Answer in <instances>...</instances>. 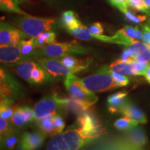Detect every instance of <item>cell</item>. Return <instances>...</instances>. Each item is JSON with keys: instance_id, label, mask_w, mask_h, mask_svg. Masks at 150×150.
Wrapping results in <instances>:
<instances>
[{"instance_id": "32", "label": "cell", "mask_w": 150, "mask_h": 150, "mask_svg": "<svg viewBox=\"0 0 150 150\" xmlns=\"http://www.w3.org/2000/svg\"><path fill=\"white\" fill-rule=\"evenodd\" d=\"M124 14H125V18H126L127 20L131 22H134V23L138 24L140 23V22H144L146 20L145 16H137V15L134 14V13L131 12V11H129V9Z\"/></svg>"}, {"instance_id": "5", "label": "cell", "mask_w": 150, "mask_h": 150, "mask_svg": "<svg viewBox=\"0 0 150 150\" xmlns=\"http://www.w3.org/2000/svg\"><path fill=\"white\" fill-rule=\"evenodd\" d=\"M54 22L55 20L53 19L36 18L24 15L17 20L16 25L27 36L35 38L41 33L50 31Z\"/></svg>"}, {"instance_id": "44", "label": "cell", "mask_w": 150, "mask_h": 150, "mask_svg": "<svg viewBox=\"0 0 150 150\" xmlns=\"http://www.w3.org/2000/svg\"><path fill=\"white\" fill-rule=\"evenodd\" d=\"M42 1H45V2L48 3V4H52V3H53L54 0H42Z\"/></svg>"}, {"instance_id": "7", "label": "cell", "mask_w": 150, "mask_h": 150, "mask_svg": "<svg viewBox=\"0 0 150 150\" xmlns=\"http://www.w3.org/2000/svg\"><path fill=\"white\" fill-rule=\"evenodd\" d=\"M37 63L53 78L67 76L70 74L79 72L76 69L67 67L61 60L54 58H38Z\"/></svg>"}, {"instance_id": "28", "label": "cell", "mask_w": 150, "mask_h": 150, "mask_svg": "<svg viewBox=\"0 0 150 150\" xmlns=\"http://www.w3.org/2000/svg\"><path fill=\"white\" fill-rule=\"evenodd\" d=\"M138 122H137L131 118L125 116V117L120 118L117 120L114 123V127L119 130L125 131L131 129L136 127L138 125Z\"/></svg>"}, {"instance_id": "33", "label": "cell", "mask_w": 150, "mask_h": 150, "mask_svg": "<svg viewBox=\"0 0 150 150\" xmlns=\"http://www.w3.org/2000/svg\"><path fill=\"white\" fill-rule=\"evenodd\" d=\"M53 122L54 127H55L56 134H59L62 133L63 129L65 128V122L61 116L57 115H54L53 116Z\"/></svg>"}, {"instance_id": "40", "label": "cell", "mask_w": 150, "mask_h": 150, "mask_svg": "<svg viewBox=\"0 0 150 150\" xmlns=\"http://www.w3.org/2000/svg\"><path fill=\"white\" fill-rule=\"evenodd\" d=\"M144 76H145L146 80L147 81L148 83H150V64L149 66H148L147 70H146Z\"/></svg>"}, {"instance_id": "19", "label": "cell", "mask_w": 150, "mask_h": 150, "mask_svg": "<svg viewBox=\"0 0 150 150\" xmlns=\"http://www.w3.org/2000/svg\"><path fill=\"white\" fill-rule=\"evenodd\" d=\"M67 32L76 38L82 40H90L93 39V33L89 28L86 27L81 23L77 27L67 30Z\"/></svg>"}, {"instance_id": "41", "label": "cell", "mask_w": 150, "mask_h": 150, "mask_svg": "<svg viewBox=\"0 0 150 150\" xmlns=\"http://www.w3.org/2000/svg\"><path fill=\"white\" fill-rule=\"evenodd\" d=\"M14 150H27L23 147V145H22L21 142H20V143L18 144V145H17L16 147L15 148Z\"/></svg>"}, {"instance_id": "21", "label": "cell", "mask_w": 150, "mask_h": 150, "mask_svg": "<svg viewBox=\"0 0 150 150\" xmlns=\"http://www.w3.org/2000/svg\"><path fill=\"white\" fill-rule=\"evenodd\" d=\"M62 23L65 29L69 30L77 27L81 24V22L76 16V14L72 11H65L62 15Z\"/></svg>"}, {"instance_id": "31", "label": "cell", "mask_w": 150, "mask_h": 150, "mask_svg": "<svg viewBox=\"0 0 150 150\" xmlns=\"http://www.w3.org/2000/svg\"><path fill=\"white\" fill-rule=\"evenodd\" d=\"M111 75L113 78L114 81L115 82V83L118 86V87H123V86H126L128 85L130 82L129 77H127L125 75H122L120 74H118L117 72H111Z\"/></svg>"}, {"instance_id": "29", "label": "cell", "mask_w": 150, "mask_h": 150, "mask_svg": "<svg viewBox=\"0 0 150 150\" xmlns=\"http://www.w3.org/2000/svg\"><path fill=\"white\" fill-rule=\"evenodd\" d=\"M11 120L16 126L19 127L27 125L25 115L22 107H19L15 109L13 116L11 117Z\"/></svg>"}, {"instance_id": "23", "label": "cell", "mask_w": 150, "mask_h": 150, "mask_svg": "<svg viewBox=\"0 0 150 150\" xmlns=\"http://www.w3.org/2000/svg\"><path fill=\"white\" fill-rule=\"evenodd\" d=\"M18 0H0V7L1 10L7 11L9 13H15L27 15L23 11L18 7Z\"/></svg>"}, {"instance_id": "24", "label": "cell", "mask_w": 150, "mask_h": 150, "mask_svg": "<svg viewBox=\"0 0 150 150\" xmlns=\"http://www.w3.org/2000/svg\"><path fill=\"white\" fill-rule=\"evenodd\" d=\"M37 48H40L56 42V33L52 31H46L35 38Z\"/></svg>"}, {"instance_id": "47", "label": "cell", "mask_w": 150, "mask_h": 150, "mask_svg": "<svg viewBox=\"0 0 150 150\" xmlns=\"http://www.w3.org/2000/svg\"><path fill=\"white\" fill-rule=\"evenodd\" d=\"M149 47H150V46H149Z\"/></svg>"}, {"instance_id": "15", "label": "cell", "mask_w": 150, "mask_h": 150, "mask_svg": "<svg viewBox=\"0 0 150 150\" xmlns=\"http://www.w3.org/2000/svg\"><path fill=\"white\" fill-rule=\"evenodd\" d=\"M128 93L126 92H119L110 95L108 98V110L111 112H120L122 108L127 102V97Z\"/></svg>"}, {"instance_id": "39", "label": "cell", "mask_w": 150, "mask_h": 150, "mask_svg": "<svg viewBox=\"0 0 150 150\" xmlns=\"http://www.w3.org/2000/svg\"><path fill=\"white\" fill-rule=\"evenodd\" d=\"M122 61H129V60L134 59L133 58V52L129 47H127L124 50V52L122 54L120 59Z\"/></svg>"}, {"instance_id": "38", "label": "cell", "mask_w": 150, "mask_h": 150, "mask_svg": "<svg viewBox=\"0 0 150 150\" xmlns=\"http://www.w3.org/2000/svg\"><path fill=\"white\" fill-rule=\"evenodd\" d=\"M142 35L143 42L150 46V27L149 25L142 26Z\"/></svg>"}, {"instance_id": "25", "label": "cell", "mask_w": 150, "mask_h": 150, "mask_svg": "<svg viewBox=\"0 0 150 150\" xmlns=\"http://www.w3.org/2000/svg\"><path fill=\"white\" fill-rule=\"evenodd\" d=\"M13 100L12 99H1L0 115L4 119H10L13 116L14 110L13 108Z\"/></svg>"}, {"instance_id": "36", "label": "cell", "mask_w": 150, "mask_h": 150, "mask_svg": "<svg viewBox=\"0 0 150 150\" xmlns=\"http://www.w3.org/2000/svg\"><path fill=\"white\" fill-rule=\"evenodd\" d=\"M89 29L94 35H102L104 33V28L100 22H95L89 27Z\"/></svg>"}, {"instance_id": "42", "label": "cell", "mask_w": 150, "mask_h": 150, "mask_svg": "<svg viewBox=\"0 0 150 150\" xmlns=\"http://www.w3.org/2000/svg\"><path fill=\"white\" fill-rule=\"evenodd\" d=\"M143 1L148 8H150V0H143Z\"/></svg>"}, {"instance_id": "12", "label": "cell", "mask_w": 150, "mask_h": 150, "mask_svg": "<svg viewBox=\"0 0 150 150\" xmlns=\"http://www.w3.org/2000/svg\"><path fill=\"white\" fill-rule=\"evenodd\" d=\"M120 113L130 117L139 123L146 124L147 122V117L145 112L136 104L129 101H127L125 106L122 108Z\"/></svg>"}, {"instance_id": "46", "label": "cell", "mask_w": 150, "mask_h": 150, "mask_svg": "<svg viewBox=\"0 0 150 150\" xmlns=\"http://www.w3.org/2000/svg\"><path fill=\"white\" fill-rule=\"evenodd\" d=\"M127 1H128V0H127Z\"/></svg>"}, {"instance_id": "2", "label": "cell", "mask_w": 150, "mask_h": 150, "mask_svg": "<svg viewBox=\"0 0 150 150\" xmlns=\"http://www.w3.org/2000/svg\"><path fill=\"white\" fill-rule=\"evenodd\" d=\"M105 133V129L93 131L88 130L82 127H77L68 129L61 134L66 145L67 150H79L84 145L99 138Z\"/></svg>"}, {"instance_id": "45", "label": "cell", "mask_w": 150, "mask_h": 150, "mask_svg": "<svg viewBox=\"0 0 150 150\" xmlns=\"http://www.w3.org/2000/svg\"><path fill=\"white\" fill-rule=\"evenodd\" d=\"M149 24H150V18H149Z\"/></svg>"}, {"instance_id": "11", "label": "cell", "mask_w": 150, "mask_h": 150, "mask_svg": "<svg viewBox=\"0 0 150 150\" xmlns=\"http://www.w3.org/2000/svg\"><path fill=\"white\" fill-rule=\"evenodd\" d=\"M76 125L78 127H82L88 130L99 131L104 129L99 120L93 114L88 111L78 115Z\"/></svg>"}, {"instance_id": "34", "label": "cell", "mask_w": 150, "mask_h": 150, "mask_svg": "<svg viewBox=\"0 0 150 150\" xmlns=\"http://www.w3.org/2000/svg\"><path fill=\"white\" fill-rule=\"evenodd\" d=\"M13 131V129L11 128L8 121L2 117L0 118V133H1V138L6 136L7 134H10Z\"/></svg>"}, {"instance_id": "14", "label": "cell", "mask_w": 150, "mask_h": 150, "mask_svg": "<svg viewBox=\"0 0 150 150\" xmlns=\"http://www.w3.org/2000/svg\"><path fill=\"white\" fill-rule=\"evenodd\" d=\"M134 59L129 61H122L119 59L110 64L109 69L111 72H117L122 75H137L136 67H135Z\"/></svg>"}, {"instance_id": "35", "label": "cell", "mask_w": 150, "mask_h": 150, "mask_svg": "<svg viewBox=\"0 0 150 150\" xmlns=\"http://www.w3.org/2000/svg\"><path fill=\"white\" fill-rule=\"evenodd\" d=\"M120 32H122L123 34H125L127 36H128L130 38L133 39V40H137V37H136V31H135V27H132L131 26H125L122 29L119 30Z\"/></svg>"}, {"instance_id": "1", "label": "cell", "mask_w": 150, "mask_h": 150, "mask_svg": "<svg viewBox=\"0 0 150 150\" xmlns=\"http://www.w3.org/2000/svg\"><path fill=\"white\" fill-rule=\"evenodd\" d=\"M89 52V49L84 47L74 41L70 42H54L36 49L33 58L35 59L38 58L59 59L71 54H86Z\"/></svg>"}, {"instance_id": "9", "label": "cell", "mask_w": 150, "mask_h": 150, "mask_svg": "<svg viewBox=\"0 0 150 150\" xmlns=\"http://www.w3.org/2000/svg\"><path fill=\"white\" fill-rule=\"evenodd\" d=\"M125 140L128 146L134 150H142L147 143V136L141 128H132L125 134Z\"/></svg>"}, {"instance_id": "4", "label": "cell", "mask_w": 150, "mask_h": 150, "mask_svg": "<svg viewBox=\"0 0 150 150\" xmlns=\"http://www.w3.org/2000/svg\"><path fill=\"white\" fill-rule=\"evenodd\" d=\"M67 98H61L57 94H48L36 103L33 108L34 120L48 117L50 115H57L62 110H66Z\"/></svg>"}, {"instance_id": "6", "label": "cell", "mask_w": 150, "mask_h": 150, "mask_svg": "<svg viewBox=\"0 0 150 150\" xmlns=\"http://www.w3.org/2000/svg\"><path fill=\"white\" fill-rule=\"evenodd\" d=\"M64 84L65 88L71 97L81 99V100L94 103H96L98 100V98L95 96L93 92L86 89L79 81L77 76L73 74H70L65 76Z\"/></svg>"}, {"instance_id": "22", "label": "cell", "mask_w": 150, "mask_h": 150, "mask_svg": "<svg viewBox=\"0 0 150 150\" xmlns=\"http://www.w3.org/2000/svg\"><path fill=\"white\" fill-rule=\"evenodd\" d=\"M20 141V137L15 131H13L10 134L1 138V148L4 150H13L16 145H18Z\"/></svg>"}, {"instance_id": "30", "label": "cell", "mask_w": 150, "mask_h": 150, "mask_svg": "<svg viewBox=\"0 0 150 150\" xmlns=\"http://www.w3.org/2000/svg\"><path fill=\"white\" fill-rule=\"evenodd\" d=\"M129 6L134 8V10L145 13L150 16V8L146 6L143 0H128Z\"/></svg>"}, {"instance_id": "27", "label": "cell", "mask_w": 150, "mask_h": 150, "mask_svg": "<svg viewBox=\"0 0 150 150\" xmlns=\"http://www.w3.org/2000/svg\"><path fill=\"white\" fill-rule=\"evenodd\" d=\"M31 78L33 83L42 84L50 79V76L40 65L33 70Z\"/></svg>"}, {"instance_id": "18", "label": "cell", "mask_w": 150, "mask_h": 150, "mask_svg": "<svg viewBox=\"0 0 150 150\" xmlns=\"http://www.w3.org/2000/svg\"><path fill=\"white\" fill-rule=\"evenodd\" d=\"M53 116L54 115H50L36 120V125L39 130L46 136L49 135V136H54L56 135L53 122Z\"/></svg>"}, {"instance_id": "10", "label": "cell", "mask_w": 150, "mask_h": 150, "mask_svg": "<svg viewBox=\"0 0 150 150\" xmlns=\"http://www.w3.org/2000/svg\"><path fill=\"white\" fill-rule=\"evenodd\" d=\"M46 136L41 131L25 132L22 136L20 142L27 150H36L42 145Z\"/></svg>"}, {"instance_id": "20", "label": "cell", "mask_w": 150, "mask_h": 150, "mask_svg": "<svg viewBox=\"0 0 150 150\" xmlns=\"http://www.w3.org/2000/svg\"><path fill=\"white\" fill-rule=\"evenodd\" d=\"M18 47L20 49L22 55L29 60L33 59V54L37 49L34 38H31L27 40H22L18 45Z\"/></svg>"}, {"instance_id": "16", "label": "cell", "mask_w": 150, "mask_h": 150, "mask_svg": "<svg viewBox=\"0 0 150 150\" xmlns=\"http://www.w3.org/2000/svg\"><path fill=\"white\" fill-rule=\"evenodd\" d=\"M67 109L70 110L71 112L78 114V115L88 111L89 108L95 104L94 102L81 100V99L74 98L71 96L70 98H67Z\"/></svg>"}, {"instance_id": "3", "label": "cell", "mask_w": 150, "mask_h": 150, "mask_svg": "<svg viewBox=\"0 0 150 150\" xmlns=\"http://www.w3.org/2000/svg\"><path fill=\"white\" fill-rule=\"evenodd\" d=\"M78 80L86 89L92 92H104L119 88L114 81L109 67L106 65L95 74L83 78L78 77Z\"/></svg>"}, {"instance_id": "43", "label": "cell", "mask_w": 150, "mask_h": 150, "mask_svg": "<svg viewBox=\"0 0 150 150\" xmlns=\"http://www.w3.org/2000/svg\"><path fill=\"white\" fill-rule=\"evenodd\" d=\"M108 3H110L112 6H114V4H115V0H106Z\"/></svg>"}, {"instance_id": "26", "label": "cell", "mask_w": 150, "mask_h": 150, "mask_svg": "<svg viewBox=\"0 0 150 150\" xmlns=\"http://www.w3.org/2000/svg\"><path fill=\"white\" fill-rule=\"evenodd\" d=\"M14 28L8 24L1 22L0 28V44L4 45H10L12 31Z\"/></svg>"}, {"instance_id": "37", "label": "cell", "mask_w": 150, "mask_h": 150, "mask_svg": "<svg viewBox=\"0 0 150 150\" xmlns=\"http://www.w3.org/2000/svg\"><path fill=\"white\" fill-rule=\"evenodd\" d=\"M24 115L26 117V122L29 124L33 120H34V113H33V109H31L29 106H22Z\"/></svg>"}, {"instance_id": "8", "label": "cell", "mask_w": 150, "mask_h": 150, "mask_svg": "<svg viewBox=\"0 0 150 150\" xmlns=\"http://www.w3.org/2000/svg\"><path fill=\"white\" fill-rule=\"evenodd\" d=\"M27 58L21 53L18 46L0 45V61L6 64H16L24 61H27Z\"/></svg>"}, {"instance_id": "17", "label": "cell", "mask_w": 150, "mask_h": 150, "mask_svg": "<svg viewBox=\"0 0 150 150\" xmlns=\"http://www.w3.org/2000/svg\"><path fill=\"white\" fill-rule=\"evenodd\" d=\"M62 63L67 67H70L72 69H76L79 72L83 71L89 66L90 63H91V59H81L74 57L71 55H67L63 56L61 59Z\"/></svg>"}, {"instance_id": "13", "label": "cell", "mask_w": 150, "mask_h": 150, "mask_svg": "<svg viewBox=\"0 0 150 150\" xmlns=\"http://www.w3.org/2000/svg\"><path fill=\"white\" fill-rule=\"evenodd\" d=\"M16 72L20 77L23 79L24 81L31 85H33V82L31 78L33 70L39 65L38 63L31 61V60H27L20 63H16Z\"/></svg>"}]
</instances>
